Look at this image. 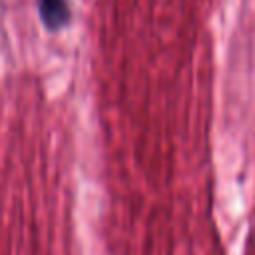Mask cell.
<instances>
[{
    "label": "cell",
    "instance_id": "1",
    "mask_svg": "<svg viewBox=\"0 0 255 255\" xmlns=\"http://www.w3.org/2000/svg\"><path fill=\"white\" fill-rule=\"evenodd\" d=\"M38 14L48 32L62 30L72 18L68 0H38Z\"/></svg>",
    "mask_w": 255,
    "mask_h": 255
}]
</instances>
